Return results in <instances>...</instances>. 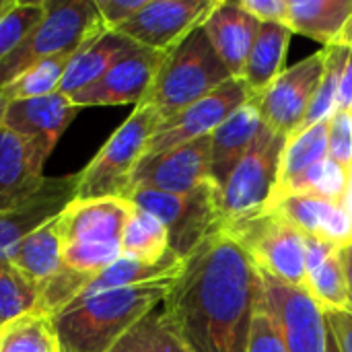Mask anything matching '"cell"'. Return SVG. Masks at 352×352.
<instances>
[{"mask_svg":"<svg viewBox=\"0 0 352 352\" xmlns=\"http://www.w3.org/2000/svg\"><path fill=\"white\" fill-rule=\"evenodd\" d=\"M260 293V270L221 229L186 258L163 309L192 352H245Z\"/></svg>","mask_w":352,"mask_h":352,"instance_id":"cell-1","label":"cell"},{"mask_svg":"<svg viewBox=\"0 0 352 352\" xmlns=\"http://www.w3.org/2000/svg\"><path fill=\"white\" fill-rule=\"evenodd\" d=\"M175 280L78 297L52 318L58 352H109L122 336L157 309Z\"/></svg>","mask_w":352,"mask_h":352,"instance_id":"cell-2","label":"cell"},{"mask_svg":"<svg viewBox=\"0 0 352 352\" xmlns=\"http://www.w3.org/2000/svg\"><path fill=\"white\" fill-rule=\"evenodd\" d=\"M231 78L235 76L219 58L200 25L179 45L165 54L142 103L153 105L163 122L204 99Z\"/></svg>","mask_w":352,"mask_h":352,"instance_id":"cell-3","label":"cell"},{"mask_svg":"<svg viewBox=\"0 0 352 352\" xmlns=\"http://www.w3.org/2000/svg\"><path fill=\"white\" fill-rule=\"evenodd\" d=\"M161 124V113L140 103L134 107L130 118L107 138L97 151L89 165L76 173V196L78 200L93 198H126L132 190V177L146 155L151 136Z\"/></svg>","mask_w":352,"mask_h":352,"instance_id":"cell-4","label":"cell"},{"mask_svg":"<svg viewBox=\"0 0 352 352\" xmlns=\"http://www.w3.org/2000/svg\"><path fill=\"white\" fill-rule=\"evenodd\" d=\"M103 31L95 0H45L43 16L0 64V89L43 58L76 54Z\"/></svg>","mask_w":352,"mask_h":352,"instance_id":"cell-5","label":"cell"},{"mask_svg":"<svg viewBox=\"0 0 352 352\" xmlns=\"http://www.w3.org/2000/svg\"><path fill=\"white\" fill-rule=\"evenodd\" d=\"M128 200L165 225L169 231V250L184 260L206 237L223 229L219 184H208L192 194L134 188L128 194Z\"/></svg>","mask_w":352,"mask_h":352,"instance_id":"cell-6","label":"cell"},{"mask_svg":"<svg viewBox=\"0 0 352 352\" xmlns=\"http://www.w3.org/2000/svg\"><path fill=\"white\" fill-rule=\"evenodd\" d=\"M256 268L285 285L305 289V235L276 210L223 227Z\"/></svg>","mask_w":352,"mask_h":352,"instance_id":"cell-7","label":"cell"},{"mask_svg":"<svg viewBox=\"0 0 352 352\" xmlns=\"http://www.w3.org/2000/svg\"><path fill=\"white\" fill-rule=\"evenodd\" d=\"M285 146V136L262 128L248 151L237 163L229 179L221 186V212L223 227L252 219L266 210L278 179V161Z\"/></svg>","mask_w":352,"mask_h":352,"instance_id":"cell-8","label":"cell"},{"mask_svg":"<svg viewBox=\"0 0 352 352\" xmlns=\"http://www.w3.org/2000/svg\"><path fill=\"white\" fill-rule=\"evenodd\" d=\"M326 50H318L295 66L285 68L268 89L256 95V103L264 126L280 136L297 132L316 95L318 82L324 72Z\"/></svg>","mask_w":352,"mask_h":352,"instance_id":"cell-9","label":"cell"},{"mask_svg":"<svg viewBox=\"0 0 352 352\" xmlns=\"http://www.w3.org/2000/svg\"><path fill=\"white\" fill-rule=\"evenodd\" d=\"M252 99L245 82L241 78H231L204 99L192 103L184 111L175 113L169 120H163L155 134L148 140L146 155H161L186 142L210 136L235 109Z\"/></svg>","mask_w":352,"mask_h":352,"instance_id":"cell-10","label":"cell"},{"mask_svg":"<svg viewBox=\"0 0 352 352\" xmlns=\"http://www.w3.org/2000/svg\"><path fill=\"white\" fill-rule=\"evenodd\" d=\"M217 4L219 0H148L116 33L136 45L167 54L196 27L204 25Z\"/></svg>","mask_w":352,"mask_h":352,"instance_id":"cell-11","label":"cell"},{"mask_svg":"<svg viewBox=\"0 0 352 352\" xmlns=\"http://www.w3.org/2000/svg\"><path fill=\"white\" fill-rule=\"evenodd\" d=\"M208 184H217L212 179L210 136L144 157L132 177V190L148 188L169 194H192Z\"/></svg>","mask_w":352,"mask_h":352,"instance_id":"cell-12","label":"cell"},{"mask_svg":"<svg viewBox=\"0 0 352 352\" xmlns=\"http://www.w3.org/2000/svg\"><path fill=\"white\" fill-rule=\"evenodd\" d=\"M165 54L134 45L122 58H118L109 70L91 87L70 95L76 107H99V105H140L151 91L159 66Z\"/></svg>","mask_w":352,"mask_h":352,"instance_id":"cell-13","label":"cell"},{"mask_svg":"<svg viewBox=\"0 0 352 352\" xmlns=\"http://www.w3.org/2000/svg\"><path fill=\"white\" fill-rule=\"evenodd\" d=\"M264 295L274 309L289 352H328V324L324 309L299 287L285 285L260 272Z\"/></svg>","mask_w":352,"mask_h":352,"instance_id":"cell-14","label":"cell"},{"mask_svg":"<svg viewBox=\"0 0 352 352\" xmlns=\"http://www.w3.org/2000/svg\"><path fill=\"white\" fill-rule=\"evenodd\" d=\"M78 109L80 107H76L70 97L60 91L35 99L6 101L2 128L19 134L47 161Z\"/></svg>","mask_w":352,"mask_h":352,"instance_id":"cell-15","label":"cell"},{"mask_svg":"<svg viewBox=\"0 0 352 352\" xmlns=\"http://www.w3.org/2000/svg\"><path fill=\"white\" fill-rule=\"evenodd\" d=\"M134 212L126 198H74L56 219L62 245H118L122 248L124 229Z\"/></svg>","mask_w":352,"mask_h":352,"instance_id":"cell-16","label":"cell"},{"mask_svg":"<svg viewBox=\"0 0 352 352\" xmlns=\"http://www.w3.org/2000/svg\"><path fill=\"white\" fill-rule=\"evenodd\" d=\"M78 175L45 177L43 186L23 204L0 212V258L8 254L39 227L58 219L76 196Z\"/></svg>","mask_w":352,"mask_h":352,"instance_id":"cell-17","label":"cell"},{"mask_svg":"<svg viewBox=\"0 0 352 352\" xmlns=\"http://www.w3.org/2000/svg\"><path fill=\"white\" fill-rule=\"evenodd\" d=\"M266 210L280 212L303 235L320 237L338 248L352 241V219L340 200L316 194H285L270 198Z\"/></svg>","mask_w":352,"mask_h":352,"instance_id":"cell-18","label":"cell"},{"mask_svg":"<svg viewBox=\"0 0 352 352\" xmlns=\"http://www.w3.org/2000/svg\"><path fill=\"white\" fill-rule=\"evenodd\" d=\"M45 159L19 134L0 126V212L29 200L45 182Z\"/></svg>","mask_w":352,"mask_h":352,"instance_id":"cell-19","label":"cell"},{"mask_svg":"<svg viewBox=\"0 0 352 352\" xmlns=\"http://www.w3.org/2000/svg\"><path fill=\"white\" fill-rule=\"evenodd\" d=\"M305 291L324 309V314H352V297L338 245L305 235Z\"/></svg>","mask_w":352,"mask_h":352,"instance_id":"cell-20","label":"cell"},{"mask_svg":"<svg viewBox=\"0 0 352 352\" xmlns=\"http://www.w3.org/2000/svg\"><path fill=\"white\" fill-rule=\"evenodd\" d=\"M214 52L225 62L235 78H241L254 39L260 29V21L237 6V2L219 0L214 10L202 25Z\"/></svg>","mask_w":352,"mask_h":352,"instance_id":"cell-21","label":"cell"},{"mask_svg":"<svg viewBox=\"0 0 352 352\" xmlns=\"http://www.w3.org/2000/svg\"><path fill=\"white\" fill-rule=\"evenodd\" d=\"M262 128V118L256 103L250 99L239 109H235L212 134H210V157H212V179L223 186L237 163L252 148L258 132Z\"/></svg>","mask_w":352,"mask_h":352,"instance_id":"cell-22","label":"cell"},{"mask_svg":"<svg viewBox=\"0 0 352 352\" xmlns=\"http://www.w3.org/2000/svg\"><path fill=\"white\" fill-rule=\"evenodd\" d=\"M136 43L130 41L128 37L116 33V31H103L89 43H85L72 58L66 68V74L60 85V93L64 95H74L93 82H97L109 66L122 58L128 50H132Z\"/></svg>","mask_w":352,"mask_h":352,"instance_id":"cell-23","label":"cell"},{"mask_svg":"<svg viewBox=\"0 0 352 352\" xmlns=\"http://www.w3.org/2000/svg\"><path fill=\"white\" fill-rule=\"evenodd\" d=\"M293 31L285 23H260L252 52L248 56L241 80L245 82L252 99L260 95L285 70V56Z\"/></svg>","mask_w":352,"mask_h":352,"instance_id":"cell-24","label":"cell"},{"mask_svg":"<svg viewBox=\"0 0 352 352\" xmlns=\"http://www.w3.org/2000/svg\"><path fill=\"white\" fill-rule=\"evenodd\" d=\"M184 266H186V260L173 254L171 250L157 264H144V262L122 256L111 266L101 270L78 297H91V295H99L105 291L138 287V285H148V283H159V280H177L179 274L184 272Z\"/></svg>","mask_w":352,"mask_h":352,"instance_id":"cell-25","label":"cell"},{"mask_svg":"<svg viewBox=\"0 0 352 352\" xmlns=\"http://www.w3.org/2000/svg\"><path fill=\"white\" fill-rule=\"evenodd\" d=\"M352 16V0H289L287 25L320 43L330 45Z\"/></svg>","mask_w":352,"mask_h":352,"instance_id":"cell-26","label":"cell"},{"mask_svg":"<svg viewBox=\"0 0 352 352\" xmlns=\"http://www.w3.org/2000/svg\"><path fill=\"white\" fill-rule=\"evenodd\" d=\"M6 260H10V264L31 280L39 293V289L62 268V241L56 219L25 237Z\"/></svg>","mask_w":352,"mask_h":352,"instance_id":"cell-27","label":"cell"},{"mask_svg":"<svg viewBox=\"0 0 352 352\" xmlns=\"http://www.w3.org/2000/svg\"><path fill=\"white\" fill-rule=\"evenodd\" d=\"M328 122L330 118L293 132L285 138L278 161V179L274 190H283L314 165L328 159Z\"/></svg>","mask_w":352,"mask_h":352,"instance_id":"cell-28","label":"cell"},{"mask_svg":"<svg viewBox=\"0 0 352 352\" xmlns=\"http://www.w3.org/2000/svg\"><path fill=\"white\" fill-rule=\"evenodd\" d=\"M109 352H192V349L186 344L161 303L132 326Z\"/></svg>","mask_w":352,"mask_h":352,"instance_id":"cell-29","label":"cell"},{"mask_svg":"<svg viewBox=\"0 0 352 352\" xmlns=\"http://www.w3.org/2000/svg\"><path fill=\"white\" fill-rule=\"evenodd\" d=\"M169 254V231L153 214L134 206V212L122 235V256L157 264Z\"/></svg>","mask_w":352,"mask_h":352,"instance_id":"cell-30","label":"cell"},{"mask_svg":"<svg viewBox=\"0 0 352 352\" xmlns=\"http://www.w3.org/2000/svg\"><path fill=\"white\" fill-rule=\"evenodd\" d=\"M72 56L74 54H60L31 64L14 80H10L0 89V99L6 103V101L35 99V97L58 93Z\"/></svg>","mask_w":352,"mask_h":352,"instance_id":"cell-31","label":"cell"},{"mask_svg":"<svg viewBox=\"0 0 352 352\" xmlns=\"http://www.w3.org/2000/svg\"><path fill=\"white\" fill-rule=\"evenodd\" d=\"M0 352H58L52 318L31 311L0 326Z\"/></svg>","mask_w":352,"mask_h":352,"instance_id":"cell-32","label":"cell"},{"mask_svg":"<svg viewBox=\"0 0 352 352\" xmlns=\"http://www.w3.org/2000/svg\"><path fill=\"white\" fill-rule=\"evenodd\" d=\"M326 50V62H324V72L318 82L316 95L311 99V105L305 113V120L299 130L309 128L326 118H330L336 111V101H338V87L342 78V70L346 64V58L351 54L349 45L342 43H330L324 47Z\"/></svg>","mask_w":352,"mask_h":352,"instance_id":"cell-33","label":"cell"},{"mask_svg":"<svg viewBox=\"0 0 352 352\" xmlns=\"http://www.w3.org/2000/svg\"><path fill=\"white\" fill-rule=\"evenodd\" d=\"M39 293L6 258H0V326L35 311Z\"/></svg>","mask_w":352,"mask_h":352,"instance_id":"cell-34","label":"cell"},{"mask_svg":"<svg viewBox=\"0 0 352 352\" xmlns=\"http://www.w3.org/2000/svg\"><path fill=\"white\" fill-rule=\"evenodd\" d=\"M346 186H349V175L328 157L326 161L314 165L303 175L293 179L283 190H274L270 198L285 196V194H316V196L342 202Z\"/></svg>","mask_w":352,"mask_h":352,"instance_id":"cell-35","label":"cell"},{"mask_svg":"<svg viewBox=\"0 0 352 352\" xmlns=\"http://www.w3.org/2000/svg\"><path fill=\"white\" fill-rule=\"evenodd\" d=\"M43 12L45 0H12V4L0 14V64L16 50V45L37 25Z\"/></svg>","mask_w":352,"mask_h":352,"instance_id":"cell-36","label":"cell"},{"mask_svg":"<svg viewBox=\"0 0 352 352\" xmlns=\"http://www.w3.org/2000/svg\"><path fill=\"white\" fill-rule=\"evenodd\" d=\"M245 352H289L280 322L270 307L264 289L256 301L254 307V318H252V328H250V340H248V351Z\"/></svg>","mask_w":352,"mask_h":352,"instance_id":"cell-37","label":"cell"},{"mask_svg":"<svg viewBox=\"0 0 352 352\" xmlns=\"http://www.w3.org/2000/svg\"><path fill=\"white\" fill-rule=\"evenodd\" d=\"M328 157L352 175V111L336 109L328 122Z\"/></svg>","mask_w":352,"mask_h":352,"instance_id":"cell-38","label":"cell"},{"mask_svg":"<svg viewBox=\"0 0 352 352\" xmlns=\"http://www.w3.org/2000/svg\"><path fill=\"white\" fill-rule=\"evenodd\" d=\"M148 0H95L101 23L107 31H116L126 21H130L138 10L144 8Z\"/></svg>","mask_w":352,"mask_h":352,"instance_id":"cell-39","label":"cell"},{"mask_svg":"<svg viewBox=\"0 0 352 352\" xmlns=\"http://www.w3.org/2000/svg\"><path fill=\"white\" fill-rule=\"evenodd\" d=\"M241 10L258 19L260 23H285L287 25V8L289 0H241L237 2Z\"/></svg>","mask_w":352,"mask_h":352,"instance_id":"cell-40","label":"cell"},{"mask_svg":"<svg viewBox=\"0 0 352 352\" xmlns=\"http://www.w3.org/2000/svg\"><path fill=\"white\" fill-rule=\"evenodd\" d=\"M328 328L332 330L338 351L352 352V314L351 311H330L326 314Z\"/></svg>","mask_w":352,"mask_h":352,"instance_id":"cell-41","label":"cell"},{"mask_svg":"<svg viewBox=\"0 0 352 352\" xmlns=\"http://www.w3.org/2000/svg\"><path fill=\"white\" fill-rule=\"evenodd\" d=\"M336 109H351L352 111V47L344 70H342V78H340V87H338V101H336Z\"/></svg>","mask_w":352,"mask_h":352,"instance_id":"cell-42","label":"cell"},{"mask_svg":"<svg viewBox=\"0 0 352 352\" xmlns=\"http://www.w3.org/2000/svg\"><path fill=\"white\" fill-rule=\"evenodd\" d=\"M340 262H342L344 276H346V285H349V291H351L352 297V241L344 243V245L340 248Z\"/></svg>","mask_w":352,"mask_h":352,"instance_id":"cell-43","label":"cell"},{"mask_svg":"<svg viewBox=\"0 0 352 352\" xmlns=\"http://www.w3.org/2000/svg\"><path fill=\"white\" fill-rule=\"evenodd\" d=\"M342 204L349 212V217L352 219V175L349 177V186H346V192H344V198H342Z\"/></svg>","mask_w":352,"mask_h":352,"instance_id":"cell-44","label":"cell"},{"mask_svg":"<svg viewBox=\"0 0 352 352\" xmlns=\"http://www.w3.org/2000/svg\"><path fill=\"white\" fill-rule=\"evenodd\" d=\"M328 324V322H326ZM328 352H340L338 351V344H336V338L332 334V330L328 328Z\"/></svg>","mask_w":352,"mask_h":352,"instance_id":"cell-45","label":"cell"},{"mask_svg":"<svg viewBox=\"0 0 352 352\" xmlns=\"http://www.w3.org/2000/svg\"><path fill=\"white\" fill-rule=\"evenodd\" d=\"M10 4H12V0H0V14H2Z\"/></svg>","mask_w":352,"mask_h":352,"instance_id":"cell-46","label":"cell"},{"mask_svg":"<svg viewBox=\"0 0 352 352\" xmlns=\"http://www.w3.org/2000/svg\"><path fill=\"white\" fill-rule=\"evenodd\" d=\"M2 113H4V101L0 99V126H2Z\"/></svg>","mask_w":352,"mask_h":352,"instance_id":"cell-47","label":"cell"}]
</instances>
